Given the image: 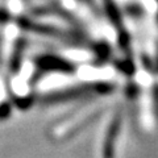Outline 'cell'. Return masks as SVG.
<instances>
[{"instance_id": "obj_1", "label": "cell", "mask_w": 158, "mask_h": 158, "mask_svg": "<svg viewBox=\"0 0 158 158\" xmlns=\"http://www.w3.org/2000/svg\"><path fill=\"white\" fill-rule=\"evenodd\" d=\"M140 82V117L142 127L145 129H150L154 124V91H153V83L148 74L138 75Z\"/></svg>"}, {"instance_id": "obj_2", "label": "cell", "mask_w": 158, "mask_h": 158, "mask_svg": "<svg viewBox=\"0 0 158 158\" xmlns=\"http://www.w3.org/2000/svg\"><path fill=\"white\" fill-rule=\"evenodd\" d=\"M99 110H100V106H96V104L92 107H87L85 110H81L74 117L67 118L66 121H62V124L56 128V136H65L71 133L77 128H79L78 125H82L83 123L90 120Z\"/></svg>"}, {"instance_id": "obj_3", "label": "cell", "mask_w": 158, "mask_h": 158, "mask_svg": "<svg viewBox=\"0 0 158 158\" xmlns=\"http://www.w3.org/2000/svg\"><path fill=\"white\" fill-rule=\"evenodd\" d=\"M120 124H121V113L117 112L115 117L112 118V121L110 123V127L107 129L106 138H104V144H103L102 152H103V158H112L113 156V145L118 136V131H120Z\"/></svg>"}, {"instance_id": "obj_4", "label": "cell", "mask_w": 158, "mask_h": 158, "mask_svg": "<svg viewBox=\"0 0 158 158\" xmlns=\"http://www.w3.org/2000/svg\"><path fill=\"white\" fill-rule=\"evenodd\" d=\"M81 79L86 82H103V81H110L115 77V74L111 69H99V67H83L78 74Z\"/></svg>"}, {"instance_id": "obj_5", "label": "cell", "mask_w": 158, "mask_h": 158, "mask_svg": "<svg viewBox=\"0 0 158 158\" xmlns=\"http://www.w3.org/2000/svg\"><path fill=\"white\" fill-rule=\"evenodd\" d=\"M9 19H11V16H9L7 12H4V11L0 9V21H7V20H9Z\"/></svg>"}]
</instances>
